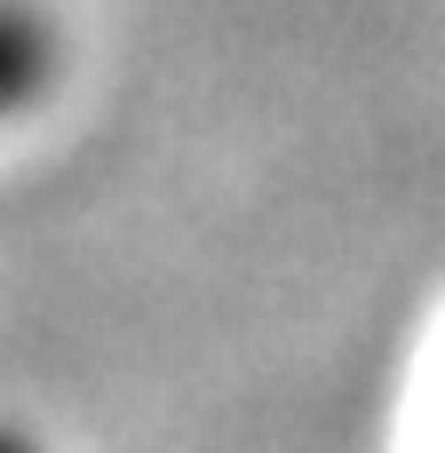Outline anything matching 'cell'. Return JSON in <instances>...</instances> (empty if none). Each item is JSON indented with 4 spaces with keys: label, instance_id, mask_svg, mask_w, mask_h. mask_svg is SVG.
I'll use <instances>...</instances> for the list:
<instances>
[{
    "label": "cell",
    "instance_id": "1",
    "mask_svg": "<svg viewBox=\"0 0 445 453\" xmlns=\"http://www.w3.org/2000/svg\"><path fill=\"white\" fill-rule=\"evenodd\" d=\"M48 64H56L48 24L32 8H0V111H24L48 88Z\"/></svg>",
    "mask_w": 445,
    "mask_h": 453
}]
</instances>
